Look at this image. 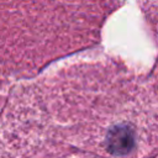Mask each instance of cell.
Segmentation results:
<instances>
[{"label":"cell","instance_id":"cell-1","mask_svg":"<svg viewBox=\"0 0 158 158\" xmlns=\"http://www.w3.org/2000/svg\"><path fill=\"white\" fill-rule=\"evenodd\" d=\"M142 12L158 37V0H138Z\"/></svg>","mask_w":158,"mask_h":158}]
</instances>
